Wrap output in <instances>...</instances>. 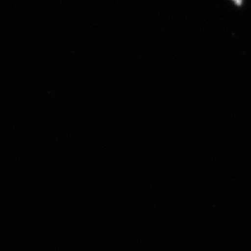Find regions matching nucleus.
<instances>
[{"mask_svg":"<svg viewBox=\"0 0 251 251\" xmlns=\"http://www.w3.org/2000/svg\"><path fill=\"white\" fill-rule=\"evenodd\" d=\"M234 1L238 6H240V5L242 4V0H234Z\"/></svg>","mask_w":251,"mask_h":251,"instance_id":"obj_1","label":"nucleus"}]
</instances>
